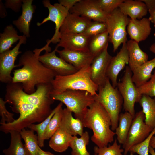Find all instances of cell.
Instances as JSON below:
<instances>
[{
  "mask_svg": "<svg viewBox=\"0 0 155 155\" xmlns=\"http://www.w3.org/2000/svg\"><path fill=\"white\" fill-rule=\"evenodd\" d=\"M42 49H35L33 51L24 52L19 59L18 67L22 68L14 70L12 82L21 84L24 91L31 94L36 90L38 84L51 83L56 75L46 67L38 59Z\"/></svg>",
  "mask_w": 155,
  "mask_h": 155,
  "instance_id": "1",
  "label": "cell"
},
{
  "mask_svg": "<svg viewBox=\"0 0 155 155\" xmlns=\"http://www.w3.org/2000/svg\"><path fill=\"white\" fill-rule=\"evenodd\" d=\"M5 100L12 106L13 112L20 114L12 122L1 124L0 130L5 134L11 131L19 132L35 123H40L49 115L53 110L38 107L20 98L10 91L5 90Z\"/></svg>",
  "mask_w": 155,
  "mask_h": 155,
  "instance_id": "2",
  "label": "cell"
},
{
  "mask_svg": "<svg viewBox=\"0 0 155 155\" xmlns=\"http://www.w3.org/2000/svg\"><path fill=\"white\" fill-rule=\"evenodd\" d=\"M82 122L84 127L92 130L93 134L91 139L98 147L107 146L113 141L115 134L110 128V117L98 102L95 101L89 106Z\"/></svg>",
  "mask_w": 155,
  "mask_h": 155,
  "instance_id": "3",
  "label": "cell"
},
{
  "mask_svg": "<svg viewBox=\"0 0 155 155\" xmlns=\"http://www.w3.org/2000/svg\"><path fill=\"white\" fill-rule=\"evenodd\" d=\"M90 67L87 66L69 75L55 76L51 83L53 87L51 94H60L67 90H72L86 91L96 95L98 86L90 78Z\"/></svg>",
  "mask_w": 155,
  "mask_h": 155,
  "instance_id": "4",
  "label": "cell"
},
{
  "mask_svg": "<svg viewBox=\"0 0 155 155\" xmlns=\"http://www.w3.org/2000/svg\"><path fill=\"white\" fill-rule=\"evenodd\" d=\"M98 91L95 96V101L100 103L108 114L111 122V129L114 131L118 125L123 104V98L117 87H113L108 78L104 85L98 87Z\"/></svg>",
  "mask_w": 155,
  "mask_h": 155,
  "instance_id": "5",
  "label": "cell"
},
{
  "mask_svg": "<svg viewBox=\"0 0 155 155\" xmlns=\"http://www.w3.org/2000/svg\"><path fill=\"white\" fill-rule=\"evenodd\" d=\"M51 96L54 101L65 104L75 118L82 121L89 107L95 101V96L83 90H67L60 94H51Z\"/></svg>",
  "mask_w": 155,
  "mask_h": 155,
  "instance_id": "6",
  "label": "cell"
},
{
  "mask_svg": "<svg viewBox=\"0 0 155 155\" xmlns=\"http://www.w3.org/2000/svg\"><path fill=\"white\" fill-rule=\"evenodd\" d=\"M36 91L33 93L25 92L21 84L11 82L7 84L6 89L28 103L38 107L51 109V105L54 100L51 96L53 87L51 83L37 85Z\"/></svg>",
  "mask_w": 155,
  "mask_h": 155,
  "instance_id": "7",
  "label": "cell"
},
{
  "mask_svg": "<svg viewBox=\"0 0 155 155\" xmlns=\"http://www.w3.org/2000/svg\"><path fill=\"white\" fill-rule=\"evenodd\" d=\"M130 19L122 13L119 8L108 15L106 22L109 41L113 45L114 52L121 44L128 41L126 28Z\"/></svg>",
  "mask_w": 155,
  "mask_h": 155,
  "instance_id": "8",
  "label": "cell"
},
{
  "mask_svg": "<svg viewBox=\"0 0 155 155\" xmlns=\"http://www.w3.org/2000/svg\"><path fill=\"white\" fill-rule=\"evenodd\" d=\"M132 72L129 66L126 67L121 81L118 82L117 87L123 100V107L125 112L129 113L134 118V105L139 102L142 96L132 80Z\"/></svg>",
  "mask_w": 155,
  "mask_h": 155,
  "instance_id": "9",
  "label": "cell"
},
{
  "mask_svg": "<svg viewBox=\"0 0 155 155\" xmlns=\"http://www.w3.org/2000/svg\"><path fill=\"white\" fill-rule=\"evenodd\" d=\"M145 119L142 110L135 114L126 141L123 144L124 155H127L133 146L144 140L153 130L146 124Z\"/></svg>",
  "mask_w": 155,
  "mask_h": 155,
  "instance_id": "10",
  "label": "cell"
},
{
  "mask_svg": "<svg viewBox=\"0 0 155 155\" xmlns=\"http://www.w3.org/2000/svg\"><path fill=\"white\" fill-rule=\"evenodd\" d=\"M44 7L47 8L49 10V15L41 22L37 23L40 26L48 21L53 22L55 24V31L51 39L47 41V45L50 43L56 44L60 40V28L65 19L69 13V10L59 3H55L52 5L49 0H44L42 1Z\"/></svg>",
  "mask_w": 155,
  "mask_h": 155,
  "instance_id": "11",
  "label": "cell"
},
{
  "mask_svg": "<svg viewBox=\"0 0 155 155\" xmlns=\"http://www.w3.org/2000/svg\"><path fill=\"white\" fill-rule=\"evenodd\" d=\"M27 38L23 35L13 49L0 53V81L1 82L7 84L12 82L11 71L14 68L18 67L17 65H15V61L18 55L22 53L19 51L21 45L26 43Z\"/></svg>",
  "mask_w": 155,
  "mask_h": 155,
  "instance_id": "12",
  "label": "cell"
},
{
  "mask_svg": "<svg viewBox=\"0 0 155 155\" xmlns=\"http://www.w3.org/2000/svg\"><path fill=\"white\" fill-rule=\"evenodd\" d=\"M58 47L57 46L52 52L46 51L43 55H39L40 61L54 72L56 76L67 75L76 72L78 70L74 66L56 56L55 53Z\"/></svg>",
  "mask_w": 155,
  "mask_h": 155,
  "instance_id": "13",
  "label": "cell"
},
{
  "mask_svg": "<svg viewBox=\"0 0 155 155\" xmlns=\"http://www.w3.org/2000/svg\"><path fill=\"white\" fill-rule=\"evenodd\" d=\"M107 46L95 57L90 67V78L98 87L103 85L106 81L107 70L112 57L108 51Z\"/></svg>",
  "mask_w": 155,
  "mask_h": 155,
  "instance_id": "14",
  "label": "cell"
},
{
  "mask_svg": "<svg viewBox=\"0 0 155 155\" xmlns=\"http://www.w3.org/2000/svg\"><path fill=\"white\" fill-rule=\"evenodd\" d=\"M69 12L94 21L104 22H106L108 15L99 7L95 0H80Z\"/></svg>",
  "mask_w": 155,
  "mask_h": 155,
  "instance_id": "15",
  "label": "cell"
},
{
  "mask_svg": "<svg viewBox=\"0 0 155 155\" xmlns=\"http://www.w3.org/2000/svg\"><path fill=\"white\" fill-rule=\"evenodd\" d=\"M129 61V52L126 42L122 44L121 48L117 55L112 57L108 68L106 76L114 88L117 87L119 74L126 65L128 64Z\"/></svg>",
  "mask_w": 155,
  "mask_h": 155,
  "instance_id": "16",
  "label": "cell"
},
{
  "mask_svg": "<svg viewBox=\"0 0 155 155\" xmlns=\"http://www.w3.org/2000/svg\"><path fill=\"white\" fill-rule=\"evenodd\" d=\"M56 52L60 57L74 66L79 70L88 65H90L95 56L89 51H71L63 49H58Z\"/></svg>",
  "mask_w": 155,
  "mask_h": 155,
  "instance_id": "17",
  "label": "cell"
},
{
  "mask_svg": "<svg viewBox=\"0 0 155 155\" xmlns=\"http://www.w3.org/2000/svg\"><path fill=\"white\" fill-rule=\"evenodd\" d=\"M90 37L82 34H60L57 46L71 51H89L88 44Z\"/></svg>",
  "mask_w": 155,
  "mask_h": 155,
  "instance_id": "18",
  "label": "cell"
},
{
  "mask_svg": "<svg viewBox=\"0 0 155 155\" xmlns=\"http://www.w3.org/2000/svg\"><path fill=\"white\" fill-rule=\"evenodd\" d=\"M150 21L144 17L140 19H130L127 26V32L131 40L138 43L145 40L151 32Z\"/></svg>",
  "mask_w": 155,
  "mask_h": 155,
  "instance_id": "19",
  "label": "cell"
},
{
  "mask_svg": "<svg viewBox=\"0 0 155 155\" xmlns=\"http://www.w3.org/2000/svg\"><path fill=\"white\" fill-rule=\"evenodd\" d=\"M92 21L88 18L69 12L60 28V34H82Z\"/></svg>",
  "mask_w": 155,
  "mask_h": 155,
  "instance_id": "20",
  "label": "cell"
},
{
  "mask_svg": "<svg viewBox=\"0 0 155 155\" xmlns=\"http://www.w3.org/2000/svg\"><path fill=\"white\" fill-rule=\"evenodd\" d=\"M33 1V0H23L21 15L12 22L19 31L27 38L30 36V25L36 8L32 5Z\"/></svg>",
  "mask_w": 155,
  "mask_h": 155,
  "instance_id": "21",
  "label": "cell"
},
{
  "mask_svg": "<svg viewBox=\"0 0 155 155\" xmlns=\"http://www.w3.org/2000/svg\"><path fill=\"white\" fill-rule=\"evenodd\" d=\"M71 111L67 108L63 109L59 128L72 136H81L84 127L82 121L73 117Z\"/></svg>",
  "mask_w": 155,
  "mask_h": 155,
  "instance_id": "22",
  "label": "cell"
},
{
  "mask_svg": "<svg viewBox=\"0 0 155 155\" xmlns=\"http://www.w3.org/2000/svg\"><path fill=\"white\" fill-rule=\"evenodd\" d=\"M118 8L122 13L131 19H141L148 11L146 5L141 0H124Z\"/></svg>",
  "mask_w": 155,
  "mask_h": 155,
  "instance_id": "23",
  "label": "cell"
},
{
  "mask_svg": "<svg viewBox=\"0 0 155 155\" xmlns=\"http://www.w3.org/2000/svg\"><path fill=\"white\" fill-rule=\"evenodd\" d=\"M127 44L129 55V67L132 72L148 61V56L135 41L131 39L127 41Z\"/></svg>",
  "mask_w": 155,
  "mask_h": 155,
  "instance_id": "24",
  "label": "cell"
},
{
  "mask_svg": "<svg viewBox=\"0 0 155 155\" xmlns=\"http://www.w3.org/2000/svg\"><path fill=\"white\" fill-rule=\"evenodd\" d=\"M155 68V57L147 61L132 72V80L135 86L139 87L151 78L152 72Z\"/></svg>",
  "mask_w": 155,
  "mask_h": 155,
  "instance_id": "25",
  "label": "cell"
},
{
  "mask_svg": "<svg viewBox=\"0 0 155 155\" xmlns=\"http://www.w3.org/2000/svg\"><path fill=\"white\" fill-rule=\"evenodd\" d=\"M73 137L59 127L50 138L49 146L55 152H63L70 147Z\"/></svg>",
  "mask_w": 155,
  "mask_h": 155,
  "instance_id": "26",
  "label": "cell"
},
{
  "mask_svg": "<svg viewBox=\"0 0 155 155\" xmlns=\"http://www.w3.org/2000/svg\"><path fill=\"white\" fill-rule=\"evenodd\" d=\"M133 118L128 112L120 114L115 133L117 140L120 144H123L125 142Z\"/></svg>",
  "mask_w": 155,
  "mask_h": 155,
  "instance_id": "27",
  "label": "cell"
},
{
  "mask_svg": "<svg viewBox=\"0 0 155 155\" xmlns=\"http://www.w3.org/2000/svg\"><path fill=\"white\" fill-rule=\"evenodd\" d=\"M11 24L7 26L3 32L0 34V53L8 50L22 37Z\"/></svg>",
  "mask_w": 155,
  "mask_h": 155,
  "instance_id": "28",
  "label": "cell"
},
{
  "mask_svg": "<svg viewBox=\"0 0 155 155\" xmlns=\"http://www.w3.org/2000/svg\"><path fill=\"white\" fill-rule=\"evenodd\" d=\"M139 103L145 116V123L153 129L155 127V98L143 95Z\"/></svg>",
  "mask_w": 155,
  "mask_h": 155,
  "instance_id": "29",
  "label": "cell"
},
{
  "mask_svg": "<svg viewBox=\"0 0 155 155\" xmlns=\"http://www.w3.org/2000/svg\"><path fill=\"white\" fill-rule=\"evenodd\" d=\"M109 37L107 31L91 36L88 44V50L95 57L108 46Z\"/></svg>",
  "mask_w": 155,
  "mask_h": 155,
  "instance_id": "30",
  "label": "cell"
},
{
  "mask_svg": "<svg viewBox=\"0 0 155 155\" xmlns=\"http://www.w3.org/2000/svg\"><path fill=\"white\" fill-rule=\"evenodd\" d=\"M34 131L23 129L20 132L22 138L24 141L26 155H36L40 147L37 136Z\"/></svg>",
  "mask_w": 155,
  "mask_h": 155,
  "instance_id": "31",
  "label": "cell"
},
{
  "mask_svg": "<svg viewBox=\"0 0 155 155\" xmlns=\"http://www.w3.org/2000/svg\"><path fill=\"white\" fill-rule=\"evenodd\" d=\"M9 133L11 137L10 145L8 148L3 150V153L5 155H26L20 132L13 130Z\"/></svg>",
  "mask_w": 155,
  "mask_h": 155,
  "instance_id": "32",
  "label": "cell"
},
{
  "mask_svg": "<svg viewBox=\"0 0 155 155\" xmlns=\"http://www.w3.org/2000/svg\"><path fill=\"white\" fill-rule=\"evenodd\" d=\"M90 136L88 132H84L80 137L73 136L70 147L71 155H91L86 148L89 142Z\"/></svg>",
  "mask_w": 155,
  "mask_h": 155,
  "instance_id": "33",
  "label": "cell"
},
{
  "mask_svg": "<svg viewBox=\"0 0 155 155\" xmlns=\"http://www.w3.org/2000/svg\"><path fill=\"white\" fill-rule=\"evenodd\" d=\"M63 103L61 102L53 109L49 115L42 122L38 124H32L30 125L28 128L37 133L38 145L40 147L44 146L45 133L46 128L51 119L55 112L62 106Z\"/></svg>",
  "mask_w": 155,
  "mask_h": 155,
  "instance_id": "34",
  "label": "cell"
},
{
  "mask_svg": "<svg viewBox=\"0 0 155 155\" xmlns=\"http://www.w3.org/2000/svg\"><path fill=\"white\" fill-rule=\"evenodd\" d=\"M63 111L62 107L55 112L51 119L45 133V140L50 139L59 127Z\"/></svg>",
  "mask_w": 155,
  "mask_h": 155,
  "instance_id": "35",
  "label": "cell"
},
{
  "mask_svg": "<svg viewBox=\"0 0 155 155\" xmlns=\"http://www.w3.org/2000/svg\"><path fill=\"white\" fill-rule=\"evenodd\" d=\"M117 141L115 140L113 144L108 147L95 146L94 148V155H125L122 154L124 150L121 148V145L118 144Z\"/></svg>",
  "mask_w": 155,
  "mask_h": 155,
  "instance_id": "36",
  "label": "cell"
},
{
  "mask_svg": "<svg viewBox=\"0 0 155 155\" xmlns=\"http://www.w3.org/2000/svg\"><path fill=\"white\" fill-rule=\"evenodd\" d=\"M155 135V127L148 136L140 143L133 146L129 152L139 155H148L150 144L152 137Z\"/></svg>",
  "mask_w": 155,
  "mask_h": 155,
  "instance_id": "37",
  "label": "cell"
},
{
  "mask_svg": "<svg viewBox=\"0 0 155 155\" xmlns=\"http://www.w3.org/2000/svg\"><path fill=\"white\" fill-rule=\"evenodd\" d=\"M107 31L106 22L98 21H92L82 34L92 36Z\"/></svg>",
  "mask_w": 155,
  "mask_h": 155,
  "instance_id": "38",
  "label": "cell"
},
{
  "mask_svg": "<svg viewBox=\"0 0 155 155\" xmlns=\"http://www.w3.org/2000/svg\"><path fill=\"white\" fill-rule=\"evenodd\" d=\"M137 90L141 96L145 95L155 98V70L150 79L142 85L137 87Z\"/></svg>",
  "mask_w": 155,
  "mask_h": 155,
  "instance_id": "39",
  "label": "cell"
},
{
  "mask_svg": "<svg viewBox=\"0 0 155 155\" xmlns=\"http://www.w3.org/2000/svg\"><path fill=\"white\" fill-rule=\"evenodd\" d=\"M124 0H95L99 7L104 13L109 14L119 7Z\"/></svg>",
  "mask_w": 155,
  "mask_h": 155,
  "instance_id": "40",
  "label": "cell"
},
{
  "mask_svg": "<svg viewBox=\"0 0 155 155\" xmlns=\"http://www.w3.org/2000/svg\"><path fill=\"white\" fill-rule=\"evenodd\" d=\"M7 103V101L0 98V115L1 117L0 124L11 123L15 120L13 117L14 114L9 112L6 109L5 104Z\"/></svg>",
  "mask_w": 155,
  "mask_h": 155,
  "instance_id": "41",
  "label": "cell"
},
{
  "mask_svg": "<svg viewBox=\"0 0 155 155\" xmlns=\"http://www.w3.org/2000/svg\"><path fill=\"white\" fill-rule=\"evenodd\" d=\"M4 4L6 8L10 9L18 13L22 7L23 0H6Z\"/></svg>",
  "mask_w": 155,
  "mask_h": 155,
  "instance_id": "42",
  "label": "cell"
},
{
  "mask_svg": "<svg viewBox=\"0 0 155 155\" xmlns=\"http://www.w3.org/2000/svg\"><path fill=\"white\" fill-rule=\"evenodd\" d=\"M146 5L150 14L148 18L150 22L154 24L155 28V0H141Z\"/></svg>",
  "mask_w": 155,
  "mask_h": 155,
  "instance_id": "43",
  "label": "cell"
},
{
  "mask_svg": "<svg viewBox=\"0 0 155 155\" xmlns=\"http://www.w3.org/2000/svg\"><path fill=\"white\" fill-rule=\"evenodd\" d=\"M80 0H59V3L68 9L69 11Z\"/></svg>",
  "mask_w": 155,
  "mask_h": 155,
  "instance_id": "44",
  "label": "cell"
},
{
  "mask_svg": "<svg viewBox=\"0 0 155 155\" xmlns=\"http://www.w3.org/2000/svg\"><path fill=\"white\" fill-rule=\"evenodd\" d=\"M6 8L4 4L2 2L1 0L0 1V17L1 18H4L7 15V13L6 11Z\"/></svg>",
  "mask_w": 155,
  "mask_h": 155,
  "instance_id": "45",
  "label": "cell"
},
{
  "mask_svg": "<svg viewBox=\"0 0 155 155\" xmlns=\"http://www.w3.org/2000/svg\"><path fill=\"white\" fill-rule=\"evenodd\" d=\"M36 155H55L49 151H44L39 147Z\"/></svg>",
  "mask_w": 155,
  "mask_h": 155,
  "instance_id": "46",
  "label": "cell"
},
{
  "mask_svg": "<svg viewBox=\"0 0 155 155\" xmlns=\"http://www.w3.org/2000/svg\"><path fill=\"white\" fill-rule=\"evenodd\" d=\"M150 146L153 149L155 148V136H153L150 141Z\"/></svg>",
  "mask_w": 155,
  "mask_h": 155,
  "instance_id": "47",
  "label": "cell"
},
{
  "mask_svg": "<svg viewBox=\"0 0 155 155\" xmlns=\"http://www.w3.org/2000/svg\"><path fill=\"white\" fill-rule=\"evenodd\" d=\"M149 50L151 52L155 54V43L151 45Z\"/></svg>",
  "mask_w": 155,
  "mask_h": 155,
  "instance_id": "48",
  "label": "cell"
},
{
  "mask_svg": "<svg viewBox=\"0 0 155 155\" xmlns=\"http://www.w3.org/2000/svg\"><path fill=\"white\" fill-rule=\"evenodd\" d=\"M149 152L151 155H155V152L154 149L150 146Z\"/></svg>",
  "mask_w": 155,
  "mask_h": 155,
  "instance_id": "49",
  "label": "cell"
},
{
  "mask_svg": "<svg viewBox=\"0 0 155 155\" xmlns=\"http://www.w3.org/2000/svg\"><path fill=\"white\" fill-rule=\"evenodd\" d=\"M130 155H134L133 154V153H132V152H130Z\"/></svg>",
  "mask_w": 155,
  "mask_h": 155,
  "instance_id": "50",
  "label": "cell"
},
{
  "mask_svg": "<svg viewBox=\"0 0 155 155\" xmlns=\"http://www.w3.org/2000/svg\"><path fill=\"white\" fill-rule=\"evenodd\" d=\"M154 37H155V33L154 34Z\"/></svg>",
  "mask_w": 155,
  "mask_h": 155,
  "instance_id": "51",
  "label": "cell"
}]
</instances>
